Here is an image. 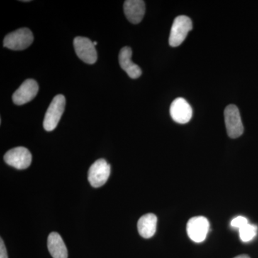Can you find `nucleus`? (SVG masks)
Returning <instances> with one entry per match:
<instances>
[{
	"instance_id": "obj_12",
	"label": "nucleus",
	"mask_w": 258,
	"mask_h": 258,
	"mask_svg": "<svg viewBox=\"0 0 258 258\" xmlns=\"http://www.w3.org/2000/svg\"><path fill=\"white\" fill-rule=\"evenodd\" d=\"M125 17L133 24L141 23L145 15V3L142 0H127L123 5Z\"/></svg>"
},
{
	"instance_id": "obj_13",
	"label": "nucleus",
	"mask_w": 258,
	"mask_h": 258,
	"mask_svg": "<svg viewBox=\"0 0 258 258\" xmlns=\"http://www.w3.org/2000/svg\"><path fill=\"white\" fill-rule=\"evenodd\" d=\"M47 248L53 258H68V249L62 237L57 232H51L47 238Z\"/></svg>"
},
{
	"instance_id": "obj_3",
	"label": "nucleus",
	"mask_w": 258,
	"mask_h": 258,
	"mask_svg": "<svg viewBox=\"0 0 258 258\" xmlns=\"http://www.w3.org/2000/svg\"><path fill=\"white\" fill-rule=\"evenodd\" d=\"M34 37L31 30L21 28L8 34L5 37L4 46L13 50H23L28 48L33 42Z\"/></svg>"
},
{
	"instance_id": "obj_19",
	"label": "nucleus",
	"mask_w": 258,
	"mask_h": 258,
	"mask_svg": "<svg viewBox=\"0 0 258 258\" xmlns=\"http://www.w3.org/2000/svg\"><path fill=\"white\" fill-rule=\"evenodd\" d=\"M93 44H94L95 46L97 45V42H93Z\"/></svg>"
},
{
	"instance_id": "obj_16",
	"label": "nucleus",
	"mask_w": 258,
	"mask_h": 258,
	"mask_svg": "<svg viewBox=\"0 0 258 258\" xmlns=\"http://www.w3.org/2000/svg\"><path fill=\"white\" fill-rule=\"evenodd\" d=\"M248 223V220H247L246 217L238 216L235 217V218H234L233 220H232V222H231V226L234 227V228L240 230V229L243 227L244 226L247 225Z\"/></svg>"
},
{
	"instance_id": "obj_17",
	"label": "nucleus",
	"mask_w": 258,
	"mask_h": 258,
	"mask_svg": "<svg viewBox=\"0 0 258 258\" xmlns=\"http://www.w3.org/2000/svg\"><path fill=\"white\" fill-rule=\"evenodd\" d=\"M0 258H8L7 249L3 239L0 240Z\"/></svg>"
},
{
	"instance_id": "obj_7",
	"label": "nucleus",
	"mask_w": 258,
	"mask_h": 258,
	"mask_svg": "<svg viewBox=\"0 0 258 258\" xmlns=\"http://www.w3.org/2000/svg\"><path fill=\"white\" fill-rule=\"evenodd\" d=\"M4 159L8 165L15 169H25L31 164L32 154L26 148L19 147L8 151Z\"/></svg>"
},
{
	"instance_id": "obj_8",
	"label": "nucleus",
	"mask_w": 258,
	"mask_h": 258,
	"mask_svg": "<svg viewBox=\"0 0 258 258\" xmlns=\"http://www.w3.org/2000/svg\"><path fill=\"white\" fill-rule=\"evenodd\" d=\"M74 45L76 54L81 60L88 64H93L96 62L98 56L96 46L90 39L76 37L74 39Z\"/></svg>"
},
{
	"instance_id": "obj_4",
	"label": "nucleus",
	"mask_w": 258,
	"mask_h": 258,
	"mask_svg": "<svg viewBox=\"0 0 258 258\" xmlns=\"http://www.w3.org/2000/svg\"><path fill=\"white\" fill-rule=\"evenodd\" d=\"M224 115L226 129L229 137L232 139L241 137L244 132V126L238 108L235 105H229L226 107Z\"/></svg>"
},
{
	"instance_id": "obj_11",
	"label": "nucleus",
	"mask_w": 258,
	"mask_h": 258,
	"mask_svg": "<svg viewBox=\"0 0 258 258\" xmlns=\"http://www.w3.org/2000/svg\"><path fill=\"white\" fill-rule=\"evenodd\" d=\"M132 50L129 47H124L120 51L118 60L121 69L132 79H137L142 74V69L132 60Z\"/></svg>"
},
{
	"instance_id": "obj_9",
	"label": "nucleus",
	"mask_w": 258,
	"mask_h": 258,
	"mask_svg": "<svg viewBox=\"0 0 258 258\" xmlns=\"http://www.w3.org/2000/svg\"><path fill=\"white\" fill-rule=\"evenodd\" d=\"M169 111L172 119L180 124L187 123L193 115L192 108L183 98H176L171 103Z\"/></svg>"
},
{
	"instance_id": "obj_1",
	"label": "nucleus",
	"mask_w": 258,
	"mask_h": 258,
	"mask_svg": "<svg viewBox=\"0 0 258 258\" xmlns=\"http://www.w3.org/2000/svg\"><path fill=\"white\" fill-rule=\"evenodd\" d=\"M192 28V22L189 17L185 15L176 17L171 29L169 45L175 47L181 45Z\"/></svg>"
},
{
	"instance_id": "obj_18",
	"label": "nucleus",
	"mask_w": 258,
	"mask_h": 258,
	"mask_svg": "<svg viewBox=\"0 0 258 258\" xmlns=\"http://www.w3.org/2000/svg\"><path fill=\"white\" fill-rule=\"evenodd\" d=\"M234 258H250L247 254H241V255L236 256Z\"/></svg>"
},
{
	"instance_id": "obj_2",
	"label": "nucleus",
	"mask_w": 258,
	"mask_h": 258,
	"mask_svg": "<svg viewBox=\"0 0 258 258\" xmlns=\"http://www.w3.org/2000/svg\"><path fill=\"white\" fill-rule=\"evenodd\" d=\"M66 107V98L63 95H57L52 99L47 108L43 121L44 128L47 132H52L57 127Z\"/></svg>"
},
{
	"instance_id": "obj_6",
	"label": "nucleus",
	"mask_w": 258,
	"mask_h": 258,
	"mask_svg": "<svg viewBox=\"0 0 258 258\" xmlns=\"http://www.w3.org/2000/svg\"><path fill=\"white\" fill-rule=\"evenodd\" d=\"M209 230L210 222L206 217L198 216L190 219L186 225V232L191 240L200 243L206 239Z\"/></svg>"
},
{
	"instance_id": "obj_14",
	"label": "nucleus",
	"mask_w": 258,
	"mask_h": 258,
	"mask_svg": "<svg viewBox=\"0 0 258 258\" xmlns=\"http://www.w3.org/2000/svg\"><path fill=\"white\" fill-rule=\"evenodd\" d=\"M157 217L154 214L144 215L139 220L138 231L139 235L146 239L151 238L157 231Z\"/></svg>"
},
{
	"instance_id": "obj_15",
	"label": "nucleus",
	"mask_w": 258,
	"mask_h": 258,
	"mask_svg": "<svg viewBox=\"0 0 258 258\" xmlns=\"http://www.w3.org/2000/svg\"><path fill=\"white\" fill-rule=\"evenodd\" d=\"M257 226L249 223L239 230L240 240L244 242H250L251 240H253L257 235Z\"/></svg>"
},
{
	"instance_id": "obj_5",
	"label": "nucleus",
	"mask_w": 258,
	"mask_h": 258,
	"mask_svg": "<svg viewBox=\"0 0 258 258\" xmlns=\"http://www.w3.org/2000/svg\"><path fill=\"white\" fill-rule=\"evenodd\" d=\"M111 174V166L105 159L93 163L88 171V179L93 187H101L106 184Z\"/></svg>"
},
{
	"instance_id": "obj_10",
	"label": "nucleus",
	"mask_w": 258,
	"mask_h": 258,
	"mask_svg": "<svg viewBox=\"0 0 258 258\" xmlns=\"http://www.w3.org/2000/svg\"><path fill=\"white\" fill-rule=\"evenodd\" d=\"M38 91V84L35 80H26L13 94V101L15 104L22 106L34 99Z\"/></svg>"
}]
</instances>
